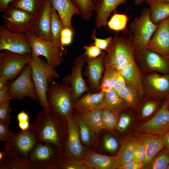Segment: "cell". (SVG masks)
Masks as SVG:
<instances>
[{
	"mask_svg": "<svg viewBox=\"0 0 169 169\" xmlns=\"http://www.w3.org/2000/svg\"><path fill=\"white\" fill-rule=\"evenodd\" d=\"M131 121L130 116L127 114L121 115L117 127L118 130L120 132L124 131L127 127Z\"/></svg>",
	"mask_w": 169,
	"mask_h": 169,
	"instance_id": "obj_48",
	"label": "cell"
},
{
	"mask_svg": "<svg viewBox=\"0 0 169 169\" xmlns=\"http://www.w3.org/2000/svg\"><path fill=\"white\" fill-rule=\"evenodd\" d=\"M13 0H0V10L3 12L9 6Z\"/></svg>",
	"mask_w": 169,
	"mask_h": 169,
	"instance_id": "obj_54",
	"label": "cell"
},
{
	"mask_svg": "<svg viewBox=\"0 0 169 169\" xmlns=\"http://www.w3.org/2000/svg\"><path fill=\"white\" fill-rule=\"evenodd\" d=\"M166 97L165 100L164 102L166 103L167 108L169 110V94Z\"/></svg>",
	"mask_w": 169,
	"mask_h": 169,
	"instance_id": "obj_58",
	"label": "cell"
},
{
	"mask_svg": "<svg viewBox=\"0 0 169 169\" xmlns=\"http://www.w3.org/2000/svg\"><path fill=\"white\" fill-rule=\"evenodd\" d=\"M103 109L96 108L83 113L79 116L93 132L99 133L103 129L102 112Z\"/></svg>",
	"mask_w": 169,
	"mask_h": 169,
	"instance_id": "obj_29",
	"label": "cell"
},
{
	"mask_svg": "<svg viewBox=\"0 0 169 169\" xmlns=\"http://www.w3.org/2000/svg\"><path fill=\"white\" fill-rule=\"evenodd\" d=\"M43 0H13L10 6L24 10L36 16L41 7Z\"/></svg>",
	"mask_w": 169,
	"mask_h": 169,
	"instance_id": "obj_33",
	"label": "cell"
},
{
	"mask_svg": "<svg viewBox=\"0 0 169 169\" xmlns=\"http://www.w3.org/2000/svg\"><path fill=\"white\" fill-rule=\"evenodd\" d=\"M158 1L169 3V0H155Z\"/></svg>",
	"mask_w": 169,
	"mask_h": 169,
	"instance_id": "obj_60",
	"label": "cell"
},
{
	"mask_svg": "<svg viewBox=\"0 0 169 169\" xmlns=\"http://www.w3.org/2000/svg\"><path fill=\"white\" fill-rule=\"evenodd\" d=\"M18 122L29 121V116L28 114L24 111H22L19 113L17 115Z\"/></svg>",
	"mask_w": 169,
	"mask_h": 169,
	"instance_id": "obj_53",
	"label": "cell"
},
{
	"mask_svg": "<svg viewBox=\"0 0 169 169\" xmlns=\"http://www.w3.org/2000/svg\"><path fill=\"white\" fill-rule=\"evenodd\" d=\"M146 49L158 53L169 61V18L158 23L157 28Z\"/></svg>",
	"mask_w": 169,
	"mask_h": 169,
	"instance_id": "obj_16",
	"label": "cell"
},
{
	"mask_svg": "<svg viewBox=\"0 0 169 169\" xmlns=\"http://www.w3.org/2000/svg\"><path fill=\"white\" fill-rule=\"evenodd\" d=\"M144 90L153 98L160 99L169 94V74H150L144 78Z\"/></svg>",
	"mask_w": 169,
	"mask_h": 169,
	"instance_id": "obj_18",
	"label": "cell"
},
{
	"mask_svg": "<svg viewBox=\"0 0 169 169\" xmlns=\"http://www.w3.org/2000/svg\"><path fill=\"white\" fill-rule=\"evenodd\" d=\"M146 0H134V4L135 5H139L143 3Z\"/></svg>",
	"mask_w": 169,
	"mask_h": 169,
	"instance_id": "obj_59",
	"label": "cell"
},
{
	"mask_svg": "<svg viewBox=\"0 0 169 169\" xmlns=\"http://www.w3.org/2000/svg\"><path fill=\"white\" fill-rule=\"evenodd\" d=\"M10 101L0 105V120L10 123Z\"/></svg>",
	"mask_w": 169,
	"mask_h": 169,
	"instance_id": "obj_46",
	"label": "cell"
},
{
	"mask_svg": "<svg viewBox=\"0 0 169 169\" xmlns=\"http://www.w3.org/2000/svg\"><path fill=\"white\" fill-rule=\"evenodd\" d=\"M9 123L4 121L0 120V140L2 142H5L9 131Z\"/></svg>",
	"mask_w": 169,
	"mask_h": 169,
	"instance_id": "obj_50",
	"label": "cell"
},
{
	"mask_svg": "<svg viewBox=\"0 0 169 169\" xmlns=\"http://www.w3.org/2000/svg\"><path fill=\"white\" fill-rule=\"evenodd\" d=\"M167 169H169V165L168 167V168H167Z\"/></svg>",
	"mask_w": 169,
	"mask_h": 169,
	"instance_id": "obj_62",
	"label": "cell"
},
{
	"mask_svg": "<svg viewBox=\"0 0 169 169\" xmlns=\"http://www.w3.org/2000/svg\"><path fill=\"white\" fill-rule=\"evenodd\" d=\"M136 132L163 136L169 131V110L163 102L155 115L136 127Z\"/></svg>",
	"mask_w": 169,
	"mask_h": 169,
	"instance_id": "obj_14",
	"label": "cell"
},
{
	"mask_svg": "<svg viewBox=\"0 0 169 169\" xmlns=\"http://www.w3.org/2000/svg\"><path fill=\"white\" fill-rule=\"evenodd\" d=\"M102 116L103 129L112 131L117 128L119 113L103 109Z\"/></svg>",
	"mask_w": 169,
	"mask_h": 169,
	"instance_id": "obj_39",
	"label": "cell"
},
{
	"mask_svg": "<svg viewBox=\"0 0 169 169\" xmlns=\"http://www.w3.org/2000/svg\"><path fill=\"white\" fill-rule=\"evenodd\" d=\"M126 85V82L124 78L120 74L113 86L112 89L117 92L124 88Z\"/></svg>",
	"mask_w": 169,
	"mask_h": 169,
	"instance_id": "obj_52",
	"label": "cell"
},
{
	"mask_svg": "<svg viewBox=\"0 0 169 169\" xmlns=\"http://www.w3.org/2000/svg\"></svg>",
	"mask_w": 169,
	"mask_h": 169,
	"instance_id": "obj_63",
	"label": "cell"
},
{
	"mask_svg": "<svg viewBox=\"0 0 169 169\" xmlns=\"http://www.w3.org/2000/svg\"><path fill=\"white\" fill-rule=\"evenodd\" d=\"M9 92L12 100H22L25 97H28L34 100H38L32 77V69L29 64L25 66L19 76L10 83Z\"/></svg>",
	"mask_w": 169,
	"mask_h": 169,
	"instance_id": "obj_12",
	"label": "cell"
},
{
	"mask_svg": "<svg viewBox=\"0 0 169 169\" xmlns=\"http://www.w3.org/2000/svg\"><path fill=\"white\" fill-rule=\"evenodd\" d=\"M25 33L31 48L33 57L44 56L47 63L54 69L61 64L64 60V51L60 47L51 40L40 38L29 31Z\"/></svg>",
	"mask_w": 169,
	"mask_h": 169,
	"instance_id": "obj_8",
	"label": "cell"
},
{
	"mask_svg": "<svg viewBox=\"0 0 169 169\" xmlns=\"http://www.w3.org/2000/svg\"><path fill=\"white\" fill-rule=\"evenodd\" d=\"M0 169H32L28 161L15 158L3 157L0 160Z\"/></svg>",
	"mask_w": 169,
	"mask_h": 169,
	"instance_id": "obj_37",
	"label": "cell"
},
{
	"mask_svg": "<svg viewBox=\"0 0 169 169\" xmlns=\"http://www.w3.org/2000/svg\"><path fill=\"white\" fill-rule=\"evenodd\" d=\"M141 164L133 160L126 161L119 166L117 169H140L142 168Z\"/></svg>",
	"mask_w": 169,
	"mask_h": 169,
	"instance_id": "obj_49",
	"label": "cell"
},
{
	"mask_svg": "<svg viewBox=\"0 0 169 169\" xmlns=\"http://www.w3.org/2000/svg\"><path fill=\"white\" fill-rule=\"evenodd\" d=\"M32 59V54H19L8 51L0 53V78L9 81L20 74L25 66Z\"/></svg>",
	"mask_w": 169,
	"mask_h": 169,
	"instance_id": "obj_9",
	"label": "cell"
},
{
	"mask_svg": "<svg viewBox=\"0 0 169 169\" xmlns=\"http://www.w3.org/2000/svg\"><path fill=\"white\" fill-rule=\"evenodd\" d=\"M128 0H97L94 10L96 13L95 24L100 29L107 25L108 19L111 13L120 5Z\"/></svg>",
	"mask_w": 169,
	"mask_h": 169,
	"instance_id": "obj_22",
	"label": "cell"
},
{
	"mask_svg": "<svg viewBox=\"0 0 169 169\" xmlns=\"http://www.w3.org/2000/svg\"><path fill=\"white\" fill-rule=\"evenodd\" d=\"M145 2L149 6L150 18L153 23L158 24L169 18V3L155 0H146Z\"/></svg>",
	"mask_w": 169,
	"mask_h": 169,
	"instance_id": "obj_28",
	"label": "cell"
},
{
	"mask_svg": "<svg viewBox=\"0 0 169 169\" xmlns=\"http://www.w3.org/2000/svg\"><path fill=\"white\" fill-rule=\"evenodd\" d=\"M32 69V77L38 100L44 110H50L47 99L49 86L54 79L60 77L59 74L44 59L39 57H33L28 63Z\"/></svg>",
	"mask_w": 169,
	"mask_h": 169,
	"instance_id": "obj_3",
	"label": "cell"
},
{
	"mask_svg": "<svg viewBox=\"0 0 169 169\" xmlns=\"http://www.w3.org/2000/svg\"><path fill=\"white\" fill-rule=\"evenodd\" d=\"M134 54L150 70L169 74V61L158 53L145 49L134 52Z\"/></svg>",
	"mask_w": 169,
	"mask_h": 169,
	"instance_id": "obj_20",
	"label": "cell"
},
{
	"mask_svg": "<svg viewBox=\"0 0 169 169\" xmlns=\"http://www.w3.org/2000/svg\"><path fill=\"white\" fill-rule=\"evenodd\" d=\"M105 54L95 58L85 56L87 64V74L91 87L94 90L100 89V82L104 70L103 58Z\"/></svg>",
	"mask_w": 169,
	"mask_h": 169,
	"instance_id": "obj_24",
	"label": "cell"
},
{
	"mask_svg": "<svg viewBox=\"0 0 169 169\" xmlns=\"http://www.w3.org/2000/svg\"><path fill=\"white\" fill-rule=\"evenodd\" d=\"M63 118L50 110H43L36 114L29 128L36 134L38 142L53 144L61 151L64 147L61 133V128L64 125L61 123L64 121V120H61Z\"/></svg>",
	"mask_w": 169,
	"mask_h": 169,
	"instance_id": "obj_1",
	"label": "cell"
},
{
	"mask_svg": "<svg viewBox=\"0 0 169 169\" xmlns=\"http://www.w3.org/2000/svg\"><path fill=\"white\" fill-rule=\"evenodd\" d=\"M38 142L36 134L29 128L17 133L9 131L4 142L3 158H15L27 161L29 152Z\"/></svg>",
	"mask_w": 169,
	"mask_h": 169,
	"instance_id": "obj_4",
	"label": "cell"
},
{
	"mask_svg": "<svg viewBox=\"0 0 169 169\" xmlns=\"http://www.w3.org/2000/svg\"><path fill=\"white\" fill-rule=\"evenodd\" d=\"M81 160L89 169H115L119 166L116 155H103L92 151H88L84 159Z\"/></svg>",
	"mask_w": 169,
	"mask_h": 169,
	"instance_id": "obj_21",
	"label": "cell"
},
{
	"mask_svg": "<svg viewBox=\"0 0 169 169\" xmlns=\"http://www.w3.org/2000/svg\"><path fill=\"white\" fill-rule=\"evenodd\" d=\"M77 122L82 142L86 145H89L91 140V132H93L85 124L79 116L78 117Z\"/></svg>",
	"mask_w": 169,
	"mask_h": 169,
	"instance_id": "obj_41",
	"label": "cell"
},
{
	"mask_svg": "<svg viewBox=\"0 0 169 169\" xmlns=\"http://www.w3.org/2000/svg\"><path fill=\"white\" fill-rule=\"evenodd\" d=\"M53 8L57 12L65 27L74 28L71 21L74 15H80L79 10L71 0H51Z\"/></svg>",
	"mask_w": 169,
	"mask_h": 169,
	"instance_id": "obj_23",
	"label": "cell"
},
{
	"mask_svg": "<svg viewBox=\"0 0 169 169\" xmlns=\"http://www.w3.org/2000/svg\"><path fill=\"white\" fill-rule=\"evenodd\" d=\"M164 147L169 150V131L163 136Z\"/></svg>",
	"mask_w": 169,
	"mask_h": 169,
	"instance_id": "obj_56",
	"label": "cell"
},
{
	"mask_svg": "<svg viewBox=\"0 0 169 169\" xmlns=\"http://www.w3.org/2000/svg\"><path fill=\"white\" fill-rule=\"evenodd\" d=\"M46 96L51 111L65 118L72 113L74 104L69 86L52 82L49 85Z\"/></svg>",
	"mask_w": 169,
	"mask_h": 169,
	"instance_id": "obj_6",
	"label": "cell"
},
{
	"mask_svg": "<svg viewBox=\"0 0 169 169\" xmlns=\"http://www.w3.org/2000/svg\"><path fill=\"white\" fill-rule=\"evenodd\" d=\"M67 136L62 155L70 159L82 160L87 151L82 145L79 129L75 118L72 113L66 118Z\"/></svg>",
	"mask_w": 169,
	"mask_h": 169,
	"instance_id": "obj_10",
	"label": "cell"
},
{
	"mask_svg": "<svg viewBox=\"0 0 169 169\" xmlns=\"http://www.w3.org/2000/svg\"><path fill=\"white\" fill-rule=\"evenodd\" d=\"M64 27L61 19L52 6L51 13V40L60 47L66 54V50L62 45L60 40L61 32Z\"/></svg>",
	"mask_w": 169,
	"mask_h": 169,
	"instance_id": "obj_31",
	"label": "cell"
},
{
	"mask_svg": "<svg viewBox=\"0 0 169 169\" xmlns=\"http://www.w3.org/2000/svg\"><path fill=\"white\" fill-rule=\"evenodd\" d=\"M74 4L79 11L81 18L90 20L92 16L95 4L92 0H71Z\"/></svg>",
	"mask_w": 169,
	"mask_h": 169,
	"instance_id": "obj_38",
	"label": "cell"
},
{
	"mask_svg": "<svg viewBox=\"0 0 169 169\" xmlns=\"http://www.w3.org/2000/svg\"><path fill=\"white\" fill-rule=\"evenodd\" d=\"M3 13L2 25L14 33H25L29 31L35 19V17L30 13L10 5Z\"/></svg>",
	"mask_w": 169,
	"mask_h": 169,
	"instance_id": "obj_11",
	"label": "cell"
},
{
	"mask_svg": "<svg viewBox=\"0 0 169 169\" xmlns=\"http://www.w3.org/2000/svg\"><path fill=\"white\" fill-rule=\"evenodd\" d=\"M133 134L135 150V155L133 160L142 165L146 157L145 148L143 145Z\"/></svg>",
	"mask_w": 169,
	"mask_h": 169,
	"instance_id": "obj_42",
	"label": "cell"
},
{
	"mask_svg": "<svg viewBox=\"0 0 169 169\" xmlns=\"http://www.w3.org/2000/svg\"><path fill=\"white\" fill-rule=\"evenodd\" d=\"M169 165V150H161L152 159L145 169H167Z\"/></svg>",
	"mask_w": 169,
	"mask_h": 169,
	"instance_id": "obj_34",
	"label": "cell"
},
{
	"mask_svg": "<svg viewBox=\"0 0 169 169\" xmlns=\"http://www.w3.org/2000/svg\"><path fill=\"white\" fill-rule=\"evenodd\" d=\"M105 92L100 91L95 93H88L77 100L74 108L80 113H83L99 108L103 102Z\"/></svg>",
	"mask_w": 169,
	"mask_h": 169,
	"instance_id": "obj_26",
	"label": "cell"
},
{
	"mask_svg": "<svg viewBox=\"0 0 169 169\" xmlns=\"http://www.w3.org/2000/svg\"><path fill=\"white\" fill-rule=\"evenodd\" d=\"M105 148L110 152L115 151L118 147V144L115 138L110 135H106L104 140Z\"/></svg>",
	"mask_w": 169,
	"mask_h": 169,
	"instance_id": "obj_45",
	"label": "cell"
},
{
	"mask_svg": "<svg viewBox=\"0 0 169 169\" xmlns=\"http://www.w3.org/2000/svg\"><path fill=\"white\" fill-rule=\"evenodd\" d=\"M0 50L21 55L32 54L31 48L25 33L11 32L3 25L0 27Z\"/></svg>",
	"mask_w": 169,
	"mask_h": 169,
	"instance_id": "obj_13",
	"label": "cell"
},
{
	"mask_svg": "<svg viewBox=\"0 0 169 169\" xmlns=\"http://www.w3.org/2000/svg\"><path fill=\"white\" fill-rule=\"evenodd\" d=\"M85 51L84 54L89 58L97 57L103 54L102 50L94 44L83 47Z\"/></svg>",
	"mask_w": 169,
	"mask_h": 169,
	"instance_id": "obj_44",
	"label": "cell"
},
{
	"mask_svg": "<svg viewBox=\"0 0 169 169\" xmlns=\"http://www.w3.org/2000/svg\"><path fill=\"white\" fill-rule=\"evenodd\" d=\"M60 151L53 144L38 142L29 152L27 161L32 169L60 168Z\"/></svg>",
	"mask_w": 169,
	"mask_h": 169,
	"instance_id": "obj_7",
	"label": "cell"
},
{
	"mask_svg": "<svg viewBox=\"0 0 169 169\" xmlns=\"http://www.w3.org/2000/svg\"><path fill=\"white\" fill-rule=\"evenodd\" d=\"M18 127L21 130L24 131L28 129L30 127L29 121L23 122H19L18 123Z\"/></svg>",
	"mask_w": 169,
	"mask_h": 169,
	"instance_id": "obj_55",
	"label": "cell"
},
{
	"mask_svg": "<svg viewBox=\"0 0 169 169\" xmlns=\"http://www.w3.org/2000/svg\"><path fill=\"white\" fill-rule=\"evenodd\" d=\"M9 84L5 88L0 90V105L3 104L12 100L9 92Z\"/></svg>",
	"mask_w": 169,
	"mask_h": 169,
	"instance_id": "obj_51",
	"label": "cell"
},
{
	"mask_svg": "<svg viewBox=\"0 0 169 169\" xmlns=\"http://www.w3.org/2000/svg\"><path fill=\"white\" fill-rule=\"evenodd\" d=\"M60 168L64 169H89L81 160L70 159L62 156L59 163Z\"/></svg>",
	"mask_w": 169,
	"mask_h": 169,
	"instance_id": "obj_40",
	"label": "cell"
},
{
	"mask_svg": "<svg viewBox=\"0 0 169 169\" xmlns=\"http://www.w3.org/2000/svg\"><path fill=\"white\" fill-rule=\"evenodd\" d=\"M99 108L120 113L125 111L128 108L125 101L112 89L105 93L103 102Z\"/></svg>",
	"mask_w": 169,
	"mask_h": 169,
	"instance_id": "obj_27",
	"label": "cell"
},
{
	"mask_svg": "<svg viewBox=\"0 0 169 169\" xmlns=\"http://www.w3.org/2000/svg\"><path fill=\"white\" fill-rule=\"evenodd\" d=\"M51 0H43L41 7L35 17L33 25L29 31L41 38L51 40Z\"/></svg>",
	"mask_w": 169,
	"mask_h": 169,
	"instance_id": "obj_17",
	"label": "cell"
},
{
	"mask_svg": "<svg viewBox=\"0 0 169 169\" xmlns=\"http://www.w3.org/2000/svg\"><path fill=\"white\" fill-rule=\"evenodd\" d=\"M130 27L134 53L146 49L156 30L158 24L151 21L150 8L146 7L142 9L139 16L134 18Z\"/></svg>",
	"mask_w": 169,
	"mask_h": 169,
	"instance_id": "obj_5",
	"label": "cell"
},
{
	"mask_svg": "<svg viewBox=\"0 0 169 169\" xmlns=\"http://www.w3.org/2000/svg\"><path fill=\"white\" fill-rule=\"evenodd\" d=\"M158 106L156 102L150 101L146 103L143 106L141 112L142 116L146 118L151 115Z\"/></svg>",
	"mask_w": 169,
	"mask_h": 169,
	"instance_id": "obj_47",
	"label": "cell"
},
{
	"mask_svg": "<svg viewBox=\"0 0 169 169\" xmlns=\"http://www.w3.org/2000/svg\"><path fill=\"white\" fill-rule=\"evenodd\" d=\"M134 136L144 146L146 157L142 168H145L155 156L164 147L163 136L136 132Z\"/></svg>",
	"mask_w": 169,
	"mask_h": 169,
	"instance_id": "obj_19",
	"label": "cell"
},
{
	"mask_svg": "<svg viewBox=\"0 0 169 169\" xmlns=\"http://www.w3.org/2000/svg\"><path fill=\"white\" fill-rule=\"evenodd\" d=\"M120 74L118 71L114 69H105L100 87V91L105 93L112 90L113 85Z\"/></svg>",
	"mask_w": 169,
	"mask_h": 169,
	"instance_id": "obj_35",
	"label": "cell"
},
{
	"mask_svg": "<svg viewBox=\"0 0 169 169\" xmlns=\"http://www.w3.org/2000/svg\"><path fill=\"white\" fill-rule=\"evenodd\" d=\"M10 83L9 80L0 78V90L5 88Z\"/></svg>",
	"mask_w": 169,
	"mask_h": 169,
	"instance_id": "obj_57",
	"label": "cell"
},
{
	"mask_svg": "<svg viewBox=\"0 0 169 169\" xmlns=\"http://www.w3.org/2000/svg\"><path fill=\"white\" fill-rule=\"evenodd\" d=\"M125 101L128 108L138 111L141 106V101L136 90L126 82V86L117 92Z\"/></svg>",
	"mask_w": 169,
	"mask_h": 169,
	"instance_id": "obj_32",
	"label": "cell"
},
{
	"mask_svg": "<svg viewBox=\"0 0 169 169\" xmlns=\"http://www.w3.org/2000/svg\"><path fill=\"white\" fill-rule=\"evenodd\" d=\"M133 37L128 38L115 35L105 50L103 58L104 67L117 70L120 74L135 59L132 45Z\"/></svg>",
	"mask_w": 169,
	"mask_h": 169,
	"instance_id": "obj_2",
	"label": "cell"
},
{
	"mask_svg": "<svg viewBox=\"0 0 169 169\" xmlns=\"http://www.w3.org/2000/svg\"><path fill=\"white\" fill-rule=\"evenodd\" d=\"M97 0H92L93 1L94 3L95 4L96 3Z\"/></svg>",
	"mask_w": 169,
	"mask_h": 169,
	"instance_id": "obj_61",
	"label": "cell"
},
{
	"mask_svg": "<svg viewBox=\"0 0 169 169\" xmlns=\"http://www.w3.org/2000/svg\"><path fill=\"white\" fill-rule=\"evenodd\" d=\"M126 82L134 87L137 90L139 98L145 93L142 83V74L135 59L127 66L120 74Z\"/></svg>",
	"mask_w": 169,
	"mask_h": 169,
	"instance_id": "obj_25",
	"label": "cell"
},
{
	"mask_svg": "<svg viewBox=\"0 0 169 169\" xmlns=\"http://www.w3.org/2000/svg\"><path fill=\"white\" fill-rule=\"evenodd\" d=\"M120 148L116 155L119 166L124 162L133 160L135 155L133 134H130L119 141Z\"/></svg>",
	"mask_w": 169,
	"mask_h": 169,
	"instance_id": "obj_30",
	"label": "cell"
},
{
	"mask_svg": "<svg viewBox=\"0 0 169 169\" xmlns=\"http://www.w3.org/2000/svg\"><path fill=\"white\" fill-rule=\"evenodd\" d=\"M129 20L128 16L125 14L119 13L114 12L107 25L109 29L117 32L126 29Z\"/></svg>",
	"mask_w": 169,
	"mask_h": 169,
	"instance_id": "obj_36",
	"label": "cell"
},
{
	"mask_svg": "<svg viewBox=\"0 0 169 169\" xmlns=\"http://www.w3.org/2000/svg\"><path fill=\"white\" fill-rule=\"evenodd\" d=\"M96 30L94 28L91 37V39L94 41V44L101 50H105L113 38L111 36H110L105 38H100L96 37Z\"/></svg>",
	"mask_w": 169,
	"mask_h": 169,
	"instance_id": "obj_43",
	"label": "cell"
},
{
	"mask_svg": "<svg viewBox=\"0 0 169 169\" xmlns=\"http://www.w3.org/2000/svg\"><path fill=\"white\" fill-rule=\"evenodd\" d=\"M85 62L84 54L80 55L74 59L71 72L62 79L63 84L70 87L73 101H76L88 89L84 80L82 70Z\"/></svg>",
	"mask_w": 169,
	"mask_h": 169,
	"instance_id": "obj_15",
	"label": "cell"
}]
</instances>
